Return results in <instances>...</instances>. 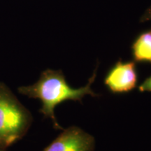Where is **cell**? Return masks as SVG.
<instances>
[{
  "instance_id": "1",
  "label": "cell",
  "mask_w": 151,
  "mask_h": 151,
  "mask_svg": "<svg viewBox=\"0 0 151 151\" xmlns=\"http://www.w3.org/2000/svg\"><path fill=\"white\" fill-rule=\"evenodd\" d=\"M97 76V69L88 81L86 86L80 88H73L67 83L65 76L62 70L47 69L41 72L37 82L31 86H20L18 91L29 98L39 99L42 103L39 112L45 118L51 119L55 129H64L55 116V108L60 104L67 100L78 101L82 103V99L87 94L93 97H99L91 89V86Z\"/></svg>"
},
{
  "instance_id": "2",
  "label": "cell",
  "mask_w": 151,
  "mask_h": 151,
  "mask_svg": "<svg viewBox=\"0 0 151 151\" xmlns=\"http://www.w3.org/2000/svg\"><path fill=\"white\" fill-rule=\"evenodd\" d=\"M32 122L30 111L6 85L0 82V150H5L22 139Z\"/></svg>"
},
{
  "instance_id": "3",
  "label": "cell",
  "mask_w": 151,
  "mask_h": 151,
  "mask_svg": "<svg viewBox=\"0 0 151 151\" xmlns=\"http://www.w3.org/2000/svg\"><path fill=\"white\" fill-rule=\"evenodd\" d=\"M139 75L134 61L119 60L106 73L104 83L113 94L128 93L137 88Z\"/></svg>"
},
{
  "instance_id": "4",
  "label": "cell",
  "mask_w": 151,
  "mask_h": 151,
  "mask_svg": "<svg viewBox=\"0 0 151 151\" xmlns=\"http://www.w3.org/2000/svg\"><path fill=\"white\" fill-rule=\"evenodd\" d=\"M95 139L77 126L63 129L43 151H94Z\"/></svg>"
},
{
  "instance_id": "5",
  "label": "cell",
  "mask_w": 151,
  "mask_h": 151,
  "mask_svg": "<svg viewBox=\"0 0 151 151\" xmlns=\"http://www.w3.org/2000/svg\"><path fill=\"white\" fill-rule=\"evenodd\" d=\"M131 49L136 63L151 64V29L139 34L132 43Z\"/></svg>"
},
{
  "instance_id": "6",
  "label": "cell",
  "mask_w": 151,
  "mask_h": 151,
  "mask_svg": "<svg viewBox=\"0 0 151 151\" xmlns=\"http://www.w3.org/2000/svg\"><path fill=\"white\" fill-rule=\"evenodd\" d=\"M139 91L141 92H151V76L145 79L139 86Z\"/></svg>"
},
{
  "instance_id": "7",
  "label": "cell",
  "mask_w": 151,
  "mask_h": 151,
  "mask_svg": "<svg viewBox=\"0 0 151 151\" xmlns=\"http://www.w3.org/2000/svg\"><path fill=\"white\" fill-rule=\"evenodd\" d=\"M151 20V6L146 11V12L141 16L140 22H144Z\"/></svg>"
},
{
  "instance_id": "8",
  "label": "cell",
  "mask_w": 151,
  "mask_h": 151,
  "mask_svg": "<svg viewBox=\"0 0 151 151\" xmlns=\"http://www.w3.org/2000/svg\"><path fill=\"white\" fill-rule=\"evenodd\" d=\"M0 151H5V150H0Z\"/></svg>"
}]
</instances>
